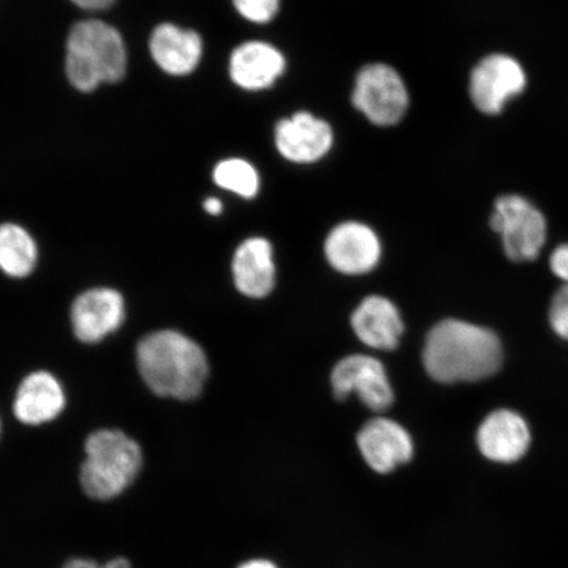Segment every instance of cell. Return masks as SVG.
I'll return each mask as SVG.
<instances>
[{"instance_id":"6da1fadb","label":"cell","mask_w":568,"mask_h":568,"mask_svg":"<svg viewBox=\"0 0 568 568\" xmlns=\"http://www.w3.org/2000/svg\"><path fill=\"white\" fill-rule=\"evenodd\" d=\"M423 361L425 371L439 383L478 382L499 372L503 346L493 331L449 318L426 336Z\"/></svg>"},{"instance_id":"7a4b0ae2","label":"cell","mask_w":568,"mask_h":568,"mask_svg":"<svg viewBox=\"0 0 568 568\" xmlns=\"http://www.w3.org/2000/svg\"><path fill=\"white\" fill-rule=\"evenodd\" d=\"M142 379L154 394L180 400L195 399L209 376L207 357L193 339L175 331H160L138 346Z\"/></svg>"},{"instance_id":"3957f363","label":"cell","mask_w":568,"mask_h":568,"mask_svg":"<svg viewBox=\"0 0 568 568\" xmlns=\"http://www.w3.org/2000/svg\"><path fill=\"white\" fill-rule=\"evenodd\" d=\"M126 67L125 42L115 27L90 19L71 28L65 57L71 87L91 92L103 83H118L125 77Z\"/></svg>"},{"instance_id":"277c9868","label":"cell","mask_w":568,"mask_h":568,"mask_svg":"<svg viewBox=\"0 0 568 568\" xmlns=\"http://www.w3.org/2000/svg\"><path fill=\"white\" fill-rule=\"evenodd\" d=\"M81 485L91 499L106 501L122 495L136 480L142 452L134 439L119 430H98L88 438Z\"/></svg>"},{"instance_id":"5b68a950","label":"cell","mask_w":568,"mask_h":568,"mask_svg":"<svg viewBox=\"0 0 568 568\" xmlns=\"http://www.w3.org/2000/svg\"><path fill=\"white\" fill-rule=\"evenodd\" d=\"M489 225L500 234L504 252L514 262L536 261L548 233L542 212L520 195L496 199Z\"/></svg>"},{"instance_id":"8992f818","label":"cell","mask_w":568,"mask_h":568,"mask_svg":"<svg viewBox=\"0 0 568 568\" xmlns=\"http://www.w3.org/2000/svg\"><path fill=\"white\" fill-rule=\"evenodd\" d=\"M352 102L368 122L395 125L406 115L409 94L403 78L386 63L362 68L355 78Z\"/></svg>"},{"instance_id":"52a82bcc","label":"cell","mask_w":568,"mask_h":568,"mask_svg":"<svg viewBox=\"0 0 568 568\" xmlns=\"http://www.w3.org/2000/svg\"><path fill=\"white\" fill-rule=\"evenodd\" d=\"M527 74L514 57L494 53L474 68L470 77V97L477 109L486 115H497L510 99L527 88Z\"/></svg>"},{"instance_id":"ba28073f","label":"cell","mask_w":568,"mask_h":568,"mask_svg":"<svg viewBox=\"0 0 568 568\" xmlns=\"http://www.w3.org/2000/svg\"><path fill=\"white\" fill-rule=\"evenodd\" d=\"M332 387L337 399L357 394L365 406L375 412L386 410L394 403L385 366L368 355L355 354L341 359L333 368Z\"/></svg>"},{"instance_id":"9c48e42d","label":"cell","mask_w":568,"mask_h":568,"mask_svg":"<svg viewBox=\"0 0 568 568\" xmlns=\"http://www.w3.org/2000/svg\"><path fill=\"white\" fill-rule=\"evenodd\" d=\"M335 134L323 119L310 112H296L275 126V146L284 160L308 165L329 153Z\"/></svg>"},{"instance_id":"30bf717a","label":"cell","mask_w":568,"mask_h":568,"mask_svg":"<svg viewBox=\"0 0 568 568\" xmlns=\"http://www.w3.org/2000/svg\"><path fill=\"white\" fill-rule=\"evenodd\" d=\"M357 443L362 458L376 474L387 475L414 457V443L402 425L374 418L361 429Z\"/></svg>"},{"instance_id":"8fae6325","label":"cell","mask_w":568,"mask_h":568,"mask_svg":"<svg viewBox=\"0 0 568 568\" xmlns=\"http://www.w3.org/2000/svg\"><path fill=\"white\" fill-rule=\"evenodd\" d=\"M378 236L367 225L347 222L336 226L325 241V255L339 273L372 272L381 260Z\"/></svg>"},{"instance_id":"7c38bea8","label":"cell","mask_w":568,"mask_h":568,"mask_svg":"<svg viewBox=\"0 0 568 568\" xmlns=\"http://www.w3.org/2000/svg\"><path fill=\"white\" fill-rule=\"evenodd\" d=\"M123 296L112 288H94L77 297L71 307V323L75 336L87 344H95L115 332L124 322Z\"/></svg>"},{"instance_id":"4fadbf2b","label":"cell","mask_w":568,"mask_h":568,"mask_svg":"<svg viewBox=\"0 0 568 568\" xmlns=\"http://www.w3.org/2000/svg\"><path fill=\"white\" fill-rule=\"evenodd\" d=\"M477 442L483 457L497 464H514L527 454L530 432L516 412L500 409L481 423Z\"/></svg>"},{"instance_id":"5bb4252c","label":"cell","mask_w":568,"mask_h":568,"mask_svg":"<svg viewBox=\"0 0 568 568\" xmlns=\"http://www.w3.org/2000/svg\"><path fill=\"white\" fill-rule=\"evenodd\" d=\"M286 71V59L265 41H247L231 54L230 75L236 87L246 91L272 88Z\"/></svg>"},{"instance_id":"9a60e30c","label":"cell","mask_w":568,"mask_h":568,"mask_svg":"<svg viewBox=\"0 0 568 568\" xmlns=\"http://www.w3.org/2000/svg\"><path fill=\"white\" fill-rule=\"evenodd\" d=\"M149 51L155 65L163 73L183 77L193 73L202 61L203 41L193 30H184L173 23L154 28L149 40Z\"/></svg>"},{"instance_id":"2e32d148","label":"cell","mask_w":568,"mask_h":568,"mask_svg":"<svg viewBox=\"0 0 568 568\" xmlns=\"http://www.w3.org/2000/svg\"><path fill=\"white\" fill-rule=\"evenodd\" d=\"M352 326L362 343L379 351L396 349L404 332L399 311L382 296L366 297L355 310Z\"/></svg>"},{"instance_id":"e0dca14e","label":"cell","mask_w":568,"mask_h":568,"mask_svg":"<svg viewBox=\"0 0 568 568\" xmlns=\"http://www.w3.org/2000/svg\"><path fill=\"white\" fill-rule=\"evenodd\" d=\"M232 268L241 294L261 300L272 293L275 266L273 247L267 240L253 237L244 241L234 254Z\"/></svg>"},{"instance_id":"ac0fdd59","label":"cell","mask_w":568,"mask_h":568,"mask_svg":"<svg viewBox=\"0 0 568 568\" xmlns=\"http://www.w3.org/2000/svg\"><path fill=\"white\" fill-rule=\"evenodd\" d=\"M65 407V393L52 374L38 372L28 375L18 388L13 412L18 420L40 425L54 420Z\"/></svg>"},{"instance_id":"d6986e66","label":"cell","mask_w":568,"mask_h":568,"mask_svg":"<svg viewBox=\"0 0 568 568\" xmlns=\"http://www.w3.org/2000/svg\"><path fill=\"white\" fill-rule=\"evenodd\" d=\"M38 261V246L31 234L18 224L0 225V268L13 278L30 275Z\"/></svg>"},{"instance_id":"ffe728a7","label":"cell","mask_w":568,"mask_h":568,"mask_svg":"<svg viewBox=\"0 0 568 568\" xmlns=\"http://www.w3.org/2000/svg\"><path fill=\"white\" fill-rule=\"evenodd\" d=\"M213 182L241 197L252 199L258 194L261 182L257 169L243 159L220 161L213 169Z\"/></svg>"},{"instance_id":"44dd1931","label":"cell","mask_w":568,"mask_h":568,"mask_svg":"<svg viewBox=\"0 0 568 568\" xmlns=\"http://www.w3.org/2000/svg\"><path fill=\"white\" fill-rule=\"evenodd\" d=\"M234 9L252 23L264 24L280 11L281 0H232Z\"/></svg>"},{"instance_id":"7402d4cb","label":"cell","mask_w":568,"mask_h":568,"mask_svg":"<svg viewBox=\"0 0 568 568\" xmlns=\"http://www.w3.org/2000/svg\"><path fill=\"white\" fill-rule=\"evenodd\" d=\"M549 320L551 328L557 333L559 337L568 341V284L560 287L556 295H554Z\"/></svg>"},{"instance_id":"603a6c76","label":"cell","mask_w":568,"mask_h":568,"mask_svg":"<svg viewBox=\"0 0 568 568\" xmlns=\"http://www.w3.org/2000/svg\"><path fill=\"white\" fill-rule=\"evenodd\" d=\"M550 268L554 275L568 284V244L560 245L552 252Z\"/></svg>"},{"instance_id":"cb8c5ba5","label":"cell","mask_w":568,"mask_h":568,"mask_svg":"<svg viewBox=\"0 0 568 568\" xmlns=\"http://www.w3.org/2000/svg\"><path fill=\"white\" fill-rule=\"evenodd\" d=\"M62 568H132L125 558H115L104 565H99L94 560L87 558H73L68 560Z\"/></svg>"},{"instance_id":"d4e9b609","label":"cell","mask_w":568,"mask_h":568,"mask_svg":"<svg viewBox=\"0 0 568 568\" xmlns=\"http://www.w3.org/2000/svg\"><path fill=\"white\" fill-rule=\"evenodd\" d=\"M234 568H282V566L273 558L254 556L241 560Z\"/></svg>"},{"instance_id":"484cf974","label":"cell","mask_w":568,"mask_h":568,"mask_svg":"<svg viewBox=\"0 0 568 568\" xmlns=\"http://www.w3.org/2000/svg\"><path fill=\"white\" fill-rule=\"evenodd\" d=\"M71 3L87 11H105L110 10L116 0H70Z\"/></svg>"},{"instance_id":"4316f807","label":"cell","mask_w":568,"mask_h":568,"mask_svg":"<svg viewBox=\"0 0 568 568\" xmlns=\"http://www.w3.org/2000/svg\"><path fill=\"white\" fill-rule=\"evenodd\" d=\"M205 212H209L212 216H217L223 212V203L217 197L205 199L203 204Z\"/></svg>"}]
</instances>
